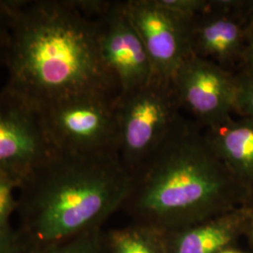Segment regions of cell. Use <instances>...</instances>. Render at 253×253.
Returning <instances> with one entry per match:
<instances>
[{
  "mask_svg": "<svg viewBox=\"0 0 253 253\" xmlns=\"http://www.w3.org/2000/svg\"><path fill=\"white\" fill-rule=\"evenodd\" d=\"M5 66V87L37 112L78 96L119 95L101 55L98 21L73 0H23Z\"/></svg>",
  "mask_w": 253,
  "mask_h": 253,
  "instance_id": "6da1fadb",
  "label": "cell"
},
{
  "mask_svg": "<svg viewBox=\"0 0 253 253\" xmlns=\"http://www.w3.org/2000/svg\"><path fill=\"white\" fill-rule=\"evenodd\" d=\"M246 200L204 128L183 118L132 176L123 208L133 223L165 235L235 210L237 202Z\"/></svg>",
  "mask_w": 253,
  "mask_h": 253,
  "instance_id": "7a4b0ae2",
  "label": "cell"
},
{
  "mask_svg": "<svg viewBox=\"0 0 253 253\" xmlns=\"http://www.w3.org/2000/svg\"><path fill=\"white\" fill-rule=\"evenodd\" d=\"M132 177L116 152L54 151L19 184V230L29 244L100 230L130 191Z\"/></svg>",
  "mask_w": 253,
  "mask_h": 253,
  "instance_id": "3957f363",
  "label": "cell"
},
{
  "mask_svg": "<svg viewBox=\"0 0 253 253\" xmlns=\"http://www.w3.org/2000/svg\"><path fill=\"white\" fill-rule=\"evenodd\" d=\"M172 82L153 77L117 100L118 154L131 177L163 145L184 118Z\"/></svg>",
  "mask_w": 253,
  "mask_h": 253,
  "instance_id": "277c9868",
  "label": "cell"
},
{
  "mask_svg": "<svg viewBox=\"0 0 253 253\" xmlns=\"http://www.w3.org/2000/svg\"><path fill=\"white\" fill-rule=\"evenodd\" d=\"M118 97L84 95L39 111L46 136L54 150L118 153Z\"/></svg>",
  "mask_w": 253,
  "mask_h": 253,
  "instance_id": "5b68a950",
  "label": "cell"
},
{
  "mask_svg": "<svg viewBox=\"0 0 253 253\" xmlns=\"http://www.w3.org/2000/svg\"><path fill=\"white\" fill-rule=\"evenodd\" d=\"M253 22V0H210L191 21L192 54L236 73L243 65Z\"/></svg>",
  "mask_w": 253,
  "mask_h": 253,
  "instance_id": "8992f818",
  "label": "cell"
},
{
  "mask_svg": "<svg viewBox=\"0 0 253 253\" xmlns=\"http://www.w3.org/2000/svg\"><path fill=\"white\" fill-rule=\"evenodd\" d=\"M54 151L39 113L4 86L0 90V174L20 184Z\"/></svg>",
  "mask_w": 253,
  "mask_h": 253,
  "instance_id": "52a82bcc",
  "label": "cell"
},
{
  "mask_svg": "<svg viewBox=\"0 0 253 253\" xmlns=\"http://www.w3.org/2000/svg\"><path fill=\"white\" fill-rule=\"evenodd\" d=\"M172 84L182 111L204 129L235 116V74L217 64L192 55L174 74Z\"/></svg>",
  "mask_w": 253,
  "mask_h": 253,
  "instance_id": "ba28073f",
  "label": "cell"
},
{
  "mask_svg": "<svg viewBox=\"0 0 253 253\" xmlns=\"http://www.w3.org/2000/svg\"><path fill=\"white\" fill-rule=\"evenodd\" d=\"M126 12L149 56L154 77L172 82L191 57L190 26L185 18L162 7L157 0L124 1Z\"/></svg>",
  "mask_w": 253,
  "mask_h": 253,
  "instance_id": "9c48e42d",
  "label": "cell"
},
{
  "mask_svg": "<svg viewBox=\"0 0 253 253\" xmlns=\"http://www.w3.org/2000/svg\"><path fill=\"white\" fill-rule=\"evenodd\" d=\"M96 19L101 55L118 82L119 94L138 89L151 81L152 65L124 1H110Z\"/></svg>",
  "mask_w": 253,
  "mask_h": 253,
  "instance_id": "30bf717a",
  "label": "cell"
},
{
  "mask_svg": "<svg viewBox=\"0 0 253 253\" xmlns=\"http://www.w3.org/2000/svg\"><path fill=\"white\" fill-rule=\"evenodd\" d=\"M204 133L248 200L253 192V118L233 117Z\"/></svg>",
  "mask_w": 253,
  "mask_h": 253,
  "instance_id": "8fae6325",
  "label": "cell"
},
{
  "mask_svg": "<svg viewBox=\"0 0 253 253\" xmlns=\"http://www.w3.org/2000/svg\"><path fill=\"white\" fill-rule=\"evenodd\" d=\"M245 210H232L164 235L168 253H220L235 237Z\"/></svg>",
  "mask_w": 253,
  "mask_h": 253,
  "instance_id": "7c38bea8",
  "label": "cell"
},
{
  "mask_svg": "<svg viewBox=\"0 0 253 253\" xmlns=\"http://www.w3.org/2000/svg\"><path fill=\"white\" fill-rule=\"evenodd\" d=\"M105 242L107 253H168L163 234L136 223L105 233Z\"/></svg>",
  "mask_w": 253,
  "mask_h": 253,
  "instance_id": "4fadbf2b",
  "label": "cell"
},
{
  "mask_svg": "<svg viewBox=\"0 0 253 253\" xmlns=\"http://www.w3.org/2000/svg\"><path fill=\"white\" fill-rule=\"evenodd\" d=\"M27 253H107L105 233L100 229L60 241L30 244Z\"/></svg>",
  "mask_w": 253,
  "mask_h": 253,
  "instance_id": "5bb4252c",
  "label": "cell"
},
{
  "mask_svg": "<svg viewBox=\"0 0 253 253\" xmlns=\"http://www.w3.org/2000/svg\"><path fill=\"white\" fill-rule=\"evenodd\" d=\"M235 74V115L241 118H253V72L242 68Z\"/></svg>",
  "mask_w": 253,
  "mask_h": 253,
  "instance_id": "9a60e30c",
  "label": "cell"
},
{
  "mask_svg": "<svg viewBox=\"0 0 253 253\" xmlns=\"http://www.w3.org/2000/svg\"><path fill=\"white\" fill-rule=\"evenodd\" d=\"M23 0H0V64L6 65L11 44L12 25Z\"/></svg>",
  "mask_w": 253,
  "mask_h": 253,
  "instance_id": "2e32d148",
  "label": "cell"
},
{
  "mask_svg": "<svg viewBox=\"0 0 253 253\" xmlns=\"http://www.w3.org/2000/svg\"><path fill=\"white\" fill-rule=\"evenodd\" d=\"M18 186L6 177L0 180V231L11 226L10 217L17 211Z\"/></svg>",
  "mask_w": 253,
  "mask_h": 253,
  "instance_id": "e0dca14e",
  "label": "cell"
},
{
  "mask_svg": "<svg viewBox=\"0 0 253 253\" xmlns=\"http://www.w3.org/2000/svg\"><path fill=\"white\" fill-rule=\"evenodd\" d=\"M157 2L182 17L193 19L206 10L210 0H157Z\"/></svg>",
  "mask_w": 253,
  "mask_h": 253,
  "instance_id": "ac0fdd59",
  "label": "cell"
},
{
  "mask_svg": "<svg viewBox=\"0 0 253 253\" xmlns=\"http://www.w3.org/2000/svg\"><path fill=\"white\" fill-rule=\"evenodd\" d=\"M29 247L19 229L9 226L0 231V253H27Z\"/></svg>",
  "mask_w": 253,
  "mask_h": 253,
  "instance_id": "d6986e66",
  "label": "cell"
},
{
  "mask_svg": "<svg viewBox=\"0 0 253 253\" xmlns=\"http://www.w3.org/2000/svg\"><path fill=\"white\" fill-rule=\"evenodd\" d=\"M242 68L253 72V22L251 29H250V32H249V36H248L243 65H242L241 69Z\"/></svg>",
  "mask_w": 253,
  "mask_h": 253,
  "instance_id": "ffe728a7",
  "label": "cell"
},
{
  "mask_svg": "<svg viewBox=\"0 0 253 253\" xmlns=\"http://www.w3.org/2000/svg\"><path fill=\"white\" fill-rule=\"evenodd\" d=\"M246 203L252 204V207H250V208H248L247 209H250V210H253V192L249 196V198L246 201Z\"/></svg>",
  "mask_w": 253,
  "mask_h": 253,
  "instance_id": "44dd1931",
  "label": "cell"
},
{
  "mask_svg": "<svg viewBox=\"0 0 253 253\" xmlns=\"http://www.w3.org/2000/svg\"><path fill=\"white\" fill-rule=\"evenodd\" d=\"M220 253H238V252H235V251H232V250H229V249H227V250H224L223 252H221Z\"/></svg>",
  "mask_w": 253,
  "mask_h": 253,
  "instance_id": "7402d4cb",
  "label": "cell"
},
{
  "mask_svg": "<svg viewBox=\"0 0 253 253\" xmlns=\"http://www.w3.org/2000/svg\"><path fill=\"white\" fill-rule=\"evenodd\" d=\"M2 178H4V176H3V175H1V174H0V180H1V179H2ZM6 178H7V177H6Z\"/></svg>",
  "mask_w": 253,
  "mask_h": 253,
  "instance_id": "603a6c76",
  "label": "cell"
}]
</instances>
